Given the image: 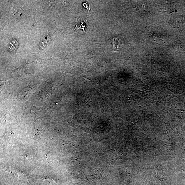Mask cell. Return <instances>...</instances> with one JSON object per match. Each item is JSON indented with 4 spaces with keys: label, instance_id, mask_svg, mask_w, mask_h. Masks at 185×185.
<instances>
[{
    "label": "cell",
    "instance_id": "1",
    "mask_svg": "<svg viewBox=\"0 0 185 185\" xmlns=\"http://www.w3.org/2000/svg\"><path fill=\"white\" fill-rule=\"evenodd\" d=\"M82 77L85 80V81L86 82H89V81H90V80H89V79L86 78L85 77Z\"/></svg>",
    "mask_w": 185,
    "mask_h": 185
}]
</instances>
